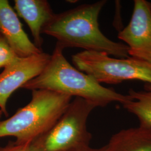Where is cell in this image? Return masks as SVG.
<instances>
[{
  "instance_id": "6",
  "label": "cell",
  "mask_w": 151,
  "mask_h": 151,
  "mask_svg": "<svg viewBox=\"0 0 151 151\" xmlns=\"http://www.w3.org/2000/svg\"><path fill=\"white\" fill-rule=\"evenodd\" d=\"M118 38L128 47L129 56L151 64V3L134 0L133 14L128 25Z\"/></svg>"
},
{
  "instance_id": "9",
  "label": "cell",
  "mask_w": 151,
  "mask_h": 151,
  "mask_svg": "<svg viewBox=\"0 0 151 151\" xmlns=\"http://www.w3.org/2000/svg\"><path fill=\"white\" fill-rule=\"evenodd\" d=\"M14 4L17 15L24 20L31 31L34 43L42 50L43 29L55 14L49 3L46 0H15Z\"/></svg>"
},
{
  "instance_id": "16",
  "label": "cell",
  "mask_w": 151,
  "mask_h": 151,
  "mask_svg": "<svg viewBox=\"0 0 151 151\" xmlns=\"http://www.w3.org/2000/svg\"><path fill=\"white\" fill-rule=\"evenodd\" d=\"M1 35H2V34H1V32H0V36H1Z\"/></svg>"
},
{
  "instance_id": "13",
  "label": "cell",
  "mask_w": 151,
  "mask_h": 151,
  "mask_svg": "<svg viewBox=\"0 0 151 151\" xmlns=\"http://www.w3.org/2000/svg\"><path fill=\"white\" fill-rule=\"evenodd\" d=\"M0 151H32L30 143L18 145L10 142L5 147H0Z\"/></svg>"
},
{
  "instance_id": "11",
  "label": "cell",
  "mask_w": 151,
  "mask_h": 151,
  "mask_svg": "<svg viewBox=\"0 0 151 151\" xmlns=\"http://www.w3.org/2000/svg\"><path fill=\"white\" fill-rule=\"evenodd\" d=\"M128 95L132 100L122 105L124 108L138 118L139 126L151 128V83H146L143 91L130 89Z\"/></svg>"
},
{
  "instance_id": "14",
  "label": "cell",
  "mask_w": 151,
  "mask_h": 151,
  "mask_svg": "<svg viewBox=\"0 0 151 151\" xmlns=\"http://www.w3.org/2000/svg\"><path fill=\"white\" fill-rule=\"evenodd\" d=\"M105 151V146H103L102 147L98 148H91L90 146L83 147L78 149H76L73 150H71L69 151Z\"/></svg>"
},
{
  "instance_id": "2",
  "label": "cell",
  "mask_w": 151,
  "mask_h": 151,
  "mask_svg": "<svg viewBox=\"0 0 151 151\" xmlns=\"http://www.w3.org/2000/svg\"><path fill=\"white\" fill-rule=\"evenodd\" d=\"M63 51V49L56 44L50 60L42 72L22 88L31 91L47 90L72 97H80L96 108L105 107L112 103L123 105L132 100L129 95L103 86L91 76L76 68L66 60Z\"/></svg>"
},
{
  "instance_id": "1",
  "label": "cell",
  "mask_w": 151,
  "mask_h": 151,
  "mask_svg": "<svg viewBox=\"0 0 151 151\" xmlns=\"http://www.w3.org/2000/svg\"><path fill=\"white\" fill-rule=\"evenodd\" d=\"M101 0L93 4H82L74 9L55 14L42 33L57 39L60 47L78 48L87 51L103 52L124 58L129 57L128 47L105 37L99 28V16L106 4Z\"/></svg>"
},
{
  "instance_id": "12",
  "label": "cell",
  "mask_w": 151,
  "mask_h": 151,
  "mask_svg": "<svg viewBox=\"0 0 151 151\" xmlns=\"http://www.w3.org/2000/svg\"><path fill=\"white\" fill-rule=\"evenodd\" d=\"M18 58L19 57L1 35L0 36V68H5Z\"/></svg>"
},
{
  "instance_id": "4",
  "label": "cell",
  "mask_w": 151,
  "mask_h": 151,
  "mask_svg": "<svg viewBox=\"0 0 151 151\" xmlns=\"http://www.w3.org/2000/svg\"><path fill=\"white\" fill-rule=\"evenodd\" d=\"M96 108L86 100L75 97L54 125L30 143L32 151H69L90 146L92 135L87 122Z\"/></svg>"
},
{
  "instance_id": "8",
  "label": "cell",
  "mask_w": 151,
  "mask_h": 151,
  "mask_svg": "<svg viewBox=\"0 0 151 151\" xmlns=\"http://www.w3.org/2000/svg\"><path fill=\"white\" fill-rule=\"evenodd\" d=\"M0 32L20 58L43 52L30 40L18 15L7 0H0Z\"/></svg>"
},
{
  "instance_id": "10",
  "label": "cell",
  "mask_w": 151,
  "mask_h": 151,
  "mask_svg": "<svg viewBox=\"0 0 151 151\" xmlns=\"http://www.w3.org/2000/svg\"><path fill=\"white\" fill-rule=\"evenodd\" d=\"M104 151H151V128L122 130L111 136Z\"/></svg>"
},
{
  "instance_id": "7",
  "label": "cell",
  "mask_w": 151,
  "mask_h": 151,
  "mask_svg": "<svg viewBox=\"0 0 151 151\" xmlns=\"http://www.w3.org/2000/svg\"><path fill=\"white\" fill-rule=\"evenodd\" d=\"M51 55L42 52L25 58L19 57L0 73V110L8 116L7 103L11 95L27 82L39 75Z\"/></svg>"
},
{
  "instance_id": "3",
  "label": "cell",
  "mask_w": 151,
  "mask_h": 151,
  "mask_svg": "<svg viewBox=\"0 0 151 151\" xmlns=\"http://www.w3.org/2000/svg\"><path fill=\"white\" fill-rule=\"evenodd\" d=\"M32 91V99L27 105L10 118L0 121V138L12 136L16 144L31 143L54 125L72 99L47 90Z\"/></svg>"
},
{
  "instance_id": "15",
  "label": "cell",
  "mask_w": 151,
  "mask_h": 151,
  "mask_svg": "<svg viewBox=\"0 0 151 151\" xmlns=\"http://www.w3.org/2000/svg\"><path fill=\"white\" fill-rule=\"evenodd\" d=\"M2 114H3V113H2V111L0 110V119H1V116H2Z\"/></svg>"
},
{
  "instance_id": "5",
  "label": "cell",
  "mask_w": 151,
  "mask_h": 151,
  "mask_svg": "<svg viewBox=\"0 0 151 151\" xmlns=\"http://www.w3.org/2000/svg\"><path fill=\"white\" fill-rule=\"evenodd\" d=\"M76 68L99 83L116 85L128 80L151 83V64L133 57L113 58L103 52L83 50L72 56Z\"/></svg>"
}]
</instances>
